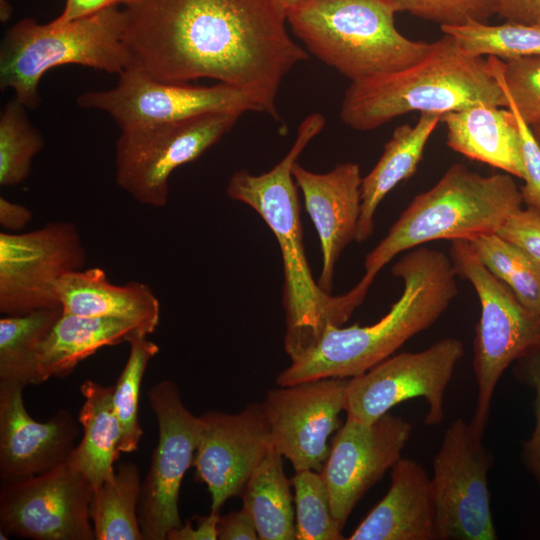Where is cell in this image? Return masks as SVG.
I'll return each mask as SVG.
<instances>
[{
	"label": "cell",
	"mask_w": 540,
	"mask_h": 540,
	"mask_svg": "<svg viewBox=\"0 0 540 540\" xmlns=\"http://www.w3.org/2000/svg\"><path fill=\"white\" fill-rule=\"evenodd\" d=\"M124 12L130 67L166 82L240 88L277 121L282 80L309 57L276 0H139Z\"/></svg>",
	"instance_id": "1"
},
{
	"label": "cell",
	"mask_w": 540,
	"mask_h": 540,
	"mask_svg": "<svg viewBox=\"0 0 540 540\" xmlns=\"http://www.w3.org/2000/svg\"><path fill=\"white\" fill-rule=\"evenodd\" d=\"M321 113L299 124L294 144L272 169L261 174L236 171L226 187L230 199L254 209L271 229L280 247L286 331L284 348L292 359L313 345L328 326H342L364 301L356 287L333 296L323 291L311 273L303 245L297 184L293 166L305 147L325 127Z\"/></svg>",
	"instance_id": "2"
},
{
	"label": "cell",
	"mask_w": 540,
	"mask_h": 540,
	"mask_svg": "<svg viewBox=\"0 0 540 540\" xmlns=\"http://www.w3.org/2000/svg\"><path fill=\"white\" fill-rule=\"evenodd\" d=\"M391 270L402 280L403 291L390 310L372 325L328 326L278 374V386L365 373L432 326L458 294V275L450 256L440 250L413 248Z\"/></svg>",
	"instance_id": "3"
},
{
	"label": "cell",
	"mask_w": 540,
	"mask_h": 540,
	"mask_svg": "<svg viewBox=\"0 0 540 540\" xmlns=\"http://www.w3.org/2000/svg\"><path fill=\"white\" fill-rule=\"evenodd\" d=\"M479 103L508 107L489 59L464 52L444 34L412 66L351 82L339 116L354 130L370 131L412 111L445 114Z\"/></svg>",
	"instance_id": "4"
},
{
	"label": "cell",
	"mask_w": 540,
	"mask_h": 540,
	"mask_svg": "<svg viewBox=\"0 0 540 540\" xmlns=\"http://www.w3.org/2000/svg\"><path fill=\"white\" fill-rule=\"evenodd\" d=\"M520 188L512 175L489 176L452 164L438 182L415 196L370 251L365 273L357 283L368 291L379 271L397 255L436 240H467L497 233L522 207Z\"/></svg>",
	"instance_id": "5"
},
{
	"label": "cell",
	"mask_w": 540,
	"mask_h": 540,
	"mask_svg": "<svg viewBox=\"0 0 540 540\" xmlns=\"http://www.w3.org/2000/svg\"><path fill=\"white\" fill-rule=\"evenodd\" d=\"M391 0H318L286 13L311 53L351 82L412 66L432 43L413 41L395 26Z\"/></svg>",
	"instance_id": "6"
},
{
	"label": "cell",
	"mask_w": 540,
	"mask_h": 540,
	"mask_svg": "<svg viewBox=\"0 0 540 540\" xmlns=\"http://www.w3.org/2000/svg\"><path fill=\"white\" fill-rule=\"evenodd\" d=\"M124 27L120 6L62 24L21 19L1 41V90H13L27 109H36L41 101L39 82L53 68L76 64L119 75L131 63Z\"/></svg>",
	"instance_id": "7"
},
{
	"label": "cell",
	"mask_w": 540,
	"mask_h": 540,
	"mask_svg": "<svg viewBox=\"0 0 540 540\" xmlns=\"http://www.w3.org/2000/svg\"><path fill=\"white\" fill-rule=\"evenodd\" d=\"M450 258L458 275L473 286L480 302L474 342L476 406L469 422L482 437L496 386L508 367L540 344V314L528 310L481 262L469 241H451Z\"/></svg>",
	"instance_id": "8"
},
{
	"label": "cell",
	"mask_w": 540,
	"mask_h": 540,
	"mask_svg": "<svg viewBox=\"0 0 540 540\" xmlns=\"http://www.w3.org/2000/svg\"><path fill=\"white\" fill-rule=\"evenodd\" d=\"M241 115L212 112L122 128L115 144L116 184L143 205L165 207L173 171L219 142Z\"/></svg>",
	"instance_id": "9"
},
{
	"label": "cell",
	"mask_w": 540,
	"mask_h": 540,
	"mask_svg": "<svg viewBox=\"0 0 540 540\" xmlns=\"http://www.w3.org/2000/svg\"><path fill=\"white\" fill-rule=\"evenodd\" d=\"M491 457L464 419L445 430L430 489L437 540H495L488 472Z\"/></svg>",
	"instance_id": "10"
},
{
	"label": "cell",
	"mask_w": 540,
	"mask_h": 540,
	"mask_svg": "<svg viewBox=\"0 0 540 540\" xmlns=\"http://www.w3.org/2000/svg\"><path fill=\"white\" fill-rule=\"evenodd\" d=\"M461 340L446 337L419 352L392 355L365 373L348 379L347 417L372 423L404 401L424 398L425 423L435 426L444 418V394L464 356Z\"/></svg>",
	"instance_id": "11"
},
{
	"label": "cell",
	"mask_w": 540,
	"mask_h": 540,
	"mask_svg": "<svg viewBox=\"0 0 540 540\" xmlns=\"http://www.w3.org/2000/svg\"><path fill=\"white\" fill-rule=\"evenodd\" d=\"M86 250L76 225L49 222L25 233H0V312L23 315L60 306L58 281L83 269Z\"/></svg>",
	"instance_id": "12"
},
{
	"label": "cell",
	"mask_w": 540,
	"mask_h": 540,
	"mask_svg": "<svg viewBox=\"0 0 540 540\" xmlns=\"http://www.w3.org/2000/svg\"><path fill=\"white\" fill-rule=\"evenodd\" d=\"M158 424V442L141 484L138 519L144 540H165L180 527L178 500L183 477L193 465L200 417L184 405L177 385L161 381L147 393Z\"/></svg>",
	"instance_id": "13"
},
{
	"label": "cell",
	"mask_w": 540,
	"mask_h": 540,
	"mask_svg": "<svg viewBox=\"0 0 540 540\" xmlns=\"http://www.w3.org/2000/svg\"><path fill=\"white\" fill-rule=\"evenodd\" d=\"M108 90L79 95L82 109L108 114L120 127L176 121L212 112H262L256 99L244 90L218 83L193 86L158 80L134 67L120 73Z\"/></svg>",
	"instance_id": "14"
},
{
	"label": "cell",
	"mask_w": 540,
	"mask_h": 540,
	"mask_svg": "<svg viewBox=\"0 0 540 540\" xmlns=\"http://www.w3.org/2000/svg\"><path fill=\"white\" fill-rule=\"evenodd\" d=\"M92 492L68 460L38 475L1 482L0 530L33 540H94Z\"/></svg>",
	"instance_id": "15"
},
{
	"label": "cell",
	"mask_w": 540,
	"mask_h": 540,
	"mask_svg": "<svg viewBox=\"0 0 540 540\" xmlns=\"http://www.w3.org/2000/svg\"><path fill=\"white\" fill-rule=\"evenodd\" d=\"M349 378H322L267 391L261 403L275 449L295 471L321 472L340 426Z\"/></svg>",
	"instance_id": "16"
},
{
	"label": "cell",
	"mask_w": 540,
	"mask_h": 540,
	"mask_svg": "<svg viewBox=\"0 0 540 540\" xmlns=\"http://www.w3.org/2000/svg\"><path fill=\"white\" fill-rule=\"evenodd\" d=\"M201 428L193 465L195 479L207 485L211 513L241 496L248 480L273 446L261 403L251 402L239 413L208 411Z\"/></svg>",
	"instance_id": "17"
},
{
	"label": "cell",
	"mask_w": 540,
	"mask_h": 540,
	"mask_svg": "<svg viewBox=\"0 0 540 540\" xmlns=\"http://www.w3.org/2000/svg\"><path fill=\"white\" fill-rule=\"evenodd\" d=\"M412 424L389 412L372 423L347 417L321 471L332 514L344 527L365 493L401 458Z\"/></svg>",
	"instance_id": "18"
},
{
	"label": "cell",
	"mask_w": 540,
	"mask_h": 540,
	"mask_svg": "<svg viewBox=\"0 0 540 540\" xmlns=\"http://www.w3.org/2000/svg\"><path fill=\"white\" fill-rule=\"evenodd\" d=\"M23 389L0 381L1 482L38 475L66 462L80 433V423L65 409L47 422L35 421L24 406Z\"/></svg>",
	"instance_id": "19"
},
{
	"label": "cell",
	"mask_w": 540,
	"mask_h": 540,
	"mask_svg": "<svg viewBox=\"0 0 540 540\" xmlns=\"http://www.w3.org/2000/svg\"><path fill=\"white\" fill-rule=\"evenodd\" d=\"M292 173L320 239L322 270L318 285L331 293L337 260L356 239L361 212L360 167L347 162L329 172L314 173L296 162Z\"/></svg>",
	"instance_id": "20"
},
{
	"label": "cell",
	"mask_w": 540,
	"mask_h": 540,
	"mask_svg": "<svg viewBox=\"0 0 540 540\" xmlns=\"http://www.w3.org/2000/svg\"><path fill=\"white\" fill-rule=\"evenodd\" d=\"M348 539L437 540L427 471L418 462L401 457L391 468L388 492Z\"/></svg>",
	"instance_id": "21"
},
{
	"label": "cell",
	"mask_w": 540,
	"mask_h": 540,
	"mask_svg": "<svg viewBox=\"0 0 540 540\" xmlns=\"http://www.w3.org/2000/svg\"><path fill=\"white\" fill-rule=\"evenodd\" d=\"M57 295L65 313L128 320L145 336L159 324L160 303L149 285L113 284L99 267L66 274L57 283Z\"/></svg>",
	"instance_id": "22"
},
{
	"label": "cell",
	"mask_w": 540,
	"mask_h": 540,
	"mask_svg": "<svg viewBox=\"0 0 540 540\" xmlns=\"http://www.w3.org/2000/svg\"><path fill=\"white\" fill-rule=\"evenodd\" d=\"M447 145L523 180L521 139L510 109L484 103L443 114Z\"/></svg>",
	"instance_id": "23"
},
{
	"label": "cell",
	"mask_w": 540,
	"mask_h": 540,
	"mask_svg": "<svg viewBox=\"0 0 540 540\" xmlns=\"http://www.w3.org/2000/svg\"><path fill=\"white\" fill-rule=\"evenodd\" d=\"M442 116L441 113L422 112L415 125L403 124L394 130L379 160L362 178L356 241L363 242L370 238L379 204L397 184L416 173L428 139Z\"/></svg>",
	"instance_id": "24"
},
{
	"label": "cell",
	"mask_w": 540,
	"mask_h": 540,
	"mask_svg": "<svg viewBox=\"0 0 540 540\" xmlns=\"http://www.w3.org/2000/svg\"><path fill=\"white\" fill-rule=\"evenodd\" d=\"M134 333L142 334L137 325L128 320L62 311L40 348L41 383L51 377H67L79 362L100 348L127 342Z\"/></svg>",
	"instance_id": "25"
},
{
	"label": "cell",
	"mask_w": 540,
	"mask_h": 540,
	"mask_svg": "<svg viewBox=\"0 0 540 540\" xmlns=\"http://www.w3.org/2000/svg\"><path fill=\"white\" fill-rule=\"evenodd\" d=\"M80 391L84 402L78 422L83 437L72 450L68 462L86 478L94 491L114 478L113 464L120 454L121 432L114 409V386L85 380Z\"/></svg>",
	"instance_id": "26"
},
{
	"label": "cell",
	"mask_w": 540,
	"mask_h": 540,
	"mask_svg": "<svg viewBox=\"0 0 540 540\" xmlns=\"http://www.w3.org/2000/svg\"><path fill=\"white\" fill-rule=\"evenodd\" d=\"M290 484L284 473L283 456L272 446L241 495L242 507L251 515L259 539L295 540Z\"/></svg>",
	"instance_id": "27"
},
{
	"label": "cell",
	"mask_w": 540,
	"mask_h": 540,
	"mask_svg": "<svg viewBox=\"0 0 540 540\" xmlns=\"http://www.w3.org/2000/svg\"><path fill=\"white\" fill-rule=\"evenodd\" d=\"M61 306L0 319V381L26 387L41 383L39 352L57 319Z\"/></svg>",
	"instance_id": "28"
},
{
	"label": "cell",
	"mask_w": 540,
	"mask_h": 540,
	"mask_svg": "<svg viewBox=\"0 0 540 540\" xmlns=\"http://www.w3.org/2000/svg\"><path fill=\"white\" fill-rule=\"evenodd\" d=\"M141 484L138 467L124 462L112 480L92 492L89 513L96 540H144L138 519Z\"/></svg>",
	"instance_id": "29"
},
{
	"label": "cell",
	"mask_w": 540,
	"mask_h": 540,
	"mask_svg": "<svg viewBox=\"0 0 540 540\" xmlns=\"http://www.w3.org/2000/svg\"><path fill=\"white\" fill-rule=\"evenodd\" d=\"M466 53L487 55L502 61L540 55V26L506 21L499 25L470 21L456 26H441Z\"/></svg>",
	"instance_id": "30"
},
{
	"label": "cell",
	"mask_w": 540,
	"mask_h": 540,
	"mask_svg": "<svg viewBox=\"0 0 540 540\" xmlns=\"http://www.w3.org/2000/svg\"><path fill=\"white\" fill-rule=\"evenodd\" d=\"M484 266L530 311L540 314V266L497 233L469 241Z\"/></svg>",
	"instance_id": "31"
},
{
	"label": "cell",
	"mask_w": 540,
	"mask_h": 540,
	"mask_svg": "<svg viewBox=\"0 0 540 540\" xmlns=\"http://www.w3.org/2000/svg\"><path fill=\"white\" fill-rule=\"evenodd\" d=\"M15 97L0 112V185L15 186L30 174L32 160L44 147L41 132Z\"/></svg>",
	"instance_id": "32"
},
{
	"label": "cell",
	"mask_w": 540,
	"mask_h": 540,
	"mask_svg": "<svg viewBox=\"0 0 540 540\" xmlns=\"http://www.w3.org/2000/svg\"><path fill=\"white\" fill-rule=\"evenodd\" d=\"M130 345L127 362L114 385L113 402L119 421L120 452L137 450L143 430L138 420L140 387L149 361L159 352L153 341L134 333L127 341Z\"/></svg>",
	"instance_id": "33"
},
{
	"label": "cell",
	"mask_w": 540,
	"mask_h": 540,
	"mask_svg": "<svg viewBox=\"0 0 540 540\" xmlns=\"http://www.w3.org/2000/svg\"><path fill=\"white\" fill-rule=\"evenodd\" d=\"M295 540H342L343 526L332 514L330 498L321 472L295 471Z\"/></svg>",
	"instance_id": "34"
},
{
	"label": "cell",
	"mask_w": 540,
	"mask_h": 540,
	"mask_svg": "<svg viewBox=\"0 0 540 540\" xmlns=\"http://www.w3.org/2000/svg\"><path fill=\"white\" fill-rule=\"evenodd\" d=\"M508 101L530 127L540 124V55L502 61L488 57Z\"/></svg>",
	"instance_id": "35"
},
{
	"label": "cell",
	"mask_w": 540,
	"mask_h": 540,
	"mask_svg": "<svg viewBox=\"0 0 540 540\" xmlns=\"http://www.w3.org/2000/svg\"><path fill=\"white\" fill-rule=\"evenodd\" d=\"M396 12H408L441 26L487 22L496 14L495 0H391Z\"/></svg>",
	"instance_id": "36"
},
{
	"label": "cell",
	"mask_w": 540,
	"mask_h": 540,
	"mask_svg": "<svg viewBox=\"0 0 540 540\" xmlns=\"http://www.w3.org/2000/svg\"><path fill=\"white\" fill-rule=\"evenodd\" d=\"M515 363V377L535 393L534 429L522 445L521 458L540 489V344Z\"/></svg>",
	"instance_id": "37"
},
{
	"label": "cell",
	"mask_w": 540,
	"mask_h": 540,
	"mask_svg": "<svg viewBox=\"0 0 540 540\" xmlns=\"http://www.w3.org/2000/svg\"><path fill=\"white\" fill-rule=\"evenodd\" d=\"M507 108L512 111L515 117L521 139L524 166V185L520 187L522 202L526 207L540 211V144L531 127L523 121L509 101Z\"/></svg>",
	"instance_id": "38"
},
{
	"label": "cell",
	"mask_w": 540,
	"mask_h": 540,
	"mask_svg": "<svg viewBox=\"0 0 540 540\" xmlns=\"http://www.w3.org/2000/svg\"><path fill=\"white\" fill-rule=\"evenodd\" d=\"M497 234L540 266V211L519 208L506 219Z\"/></svg>",
	"instance_id": "39"
},
{
	"label": "cell",
	"mask_w": 540,
	"mask_h": 540,
	"mask_svg": "<svg viewBox=\"0 0 540 540\" xmlns=\"http://www.w3.org/2000/svg\"><path fill=\"white\" fill-rule=\"evenodd\" d=\"M217 537L219 540L259 539L254 521L244 507L238 511L219 516Z\"/></svg>",
	"instance_id": "40"
},
{
	"label": "cell",
	"mask_w": 540,
	"mask_h": 540,
	"mask_svg": "<svg viewBox=\"0 0 540 540\" xmlns=\"http://www.w3.org/2000/svg\"><path fill=\"white\" fill-rule=\"evenodd\" d=\"M220 514L211 513L206 516H193L196 524L191 519H186L180 527L170 530L167 534L169 540H216L217 524Z\"/></svg>",
	"instance_id": "41"
},
{
	"label": "cell",
	"mask_w": 540,
	"mask_h": 540,
	"mask_svg": "<svg viewBox=\"0 0 540 540\" xmlns=\"http://www.w3.org/2000/svg\"><path fill=\"white\" fill-rule=\"evenodd\" d=\"M496 14L506 21L540 26V0H495Z\"/></svg>",
	"instance_id": "42"
},
{
	"label": "cell",
	"mask_w": 540,
	"mask_h": 540,
	"mask_svg": "<svg viewBox=\"0 0 540 540\" xmlns=\"http://www.w3.org/2000/svg\"><path fill=\"white\" fill-rule=\"evenodd\" d=\"M139 0H66L61 14L53 19L54 22L62 24L74 19L95 14L104 9L124 5L129 7Z\"/></svg>",
	"instance_id": "43"
},
{
	"label": "cell",
	"mask_w": 540,
	"mask_h": 540,
	"mask_svg": "<svg viewBox=\"0 0 540 540\" xmlns=\"http://www.w3.org/2000/svg\"><path fill=\"white\" fill-rule=\"evenodd\" d=\"M32 219L27 207L0 197V224L5 232L17 233L24 229Z\"/></svg>",
	"instance_id": "44"
},
{
	"label": "cell",
	"mask_w": 540,
	"mask_h": 540,
	"mask_svg": "<svg viewBox=\"0 0 540 540\" xmlns=\"http://www.w3.org/2000/svg\"><path fill=\"white\" fill-rule=\"evenodd\" d=\"M287 13L288 11L318 0H276Z\"/></svg>",
	"instance_id": "45"
},
{
	"label": "cell",
	"mask_w": 540,
	"mask_h": 540,
	"mask_svg": "<svg viewBox=\"0 0 540 540\" xmlns=\"http://www.w3.org/2000/svg\"><path fill=\"white\" fill-rule=\"evenodd\" d=\"M531 129H532V132H533V134H534L536 140H537L538 143L540 144V124L531 127Z\"/></svg>",
	"instance_id": "46"
}]
</instances>
